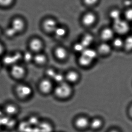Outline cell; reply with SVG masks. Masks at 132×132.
<instances>
[{
    "mask_svg": "<svg viewBox=\"0 0 132 132\" xmlns=\"http://www.w3.org/2000/svg\"><path fill=\"white\" fill-rule=\"evenodd\" d=\"M0 121L3 130L11 131L17 128L18 123L15 118L4 115L0 118Z\"/></svg>",
    "mask_w": 132,
    "mask_h": 132,
    "instance_id": "1",
    "label": "cell"
},
{
    "mask_svg": "<svg viewBox=\"0 0 132 132\" xmlns=\"http://www.w3.org/2000/svg\"><path fill=\"white\" fill-rule=\"evenodd\" d=\"M72 92L71 87L67 83H60L56 88L55 93L57 96L60 98H66L69 97Z\"/></svg>",
    "mask_w": 132,
    "mask_h": 132,
    "instance_id": "2",
    "label": "cell"
},
{
    "mask_svg": "<svg viewBox=\"0 0 132 132\" xmlns=\"http://www.w3.org/2000/svg\"><path fill=\"white\" fill-rule=\"evenodd\" d=\"M113 27L114 31L121 35L126 34L130 29L128 23L126 21L121 19L114 21Z\"/></svg>",
    "mask_w": 132,
    "mask_h": 132,
    "instance_id": "3",
    "label": "cell"
},
{
    "mask_svg": "<svg viewBox=\"0 0 132 132\" xmlns=\"http://www.w3.org/2000/svg\"><path fill=\"white\" fill-rule=\"evenodd\" d=\"M16 91L17 94L21 98L28 97L32 93V88L28 85L24 84L18 85Z\"/></svg>",
    "mask_w": 132,
    "mask_h": 132,
    "instance_id": "4",
    "label": "cell"
},
{
    "mask_svg": "<svg viewBox=\"0 0 132 132\" xmlns=\"http://www.w3.org/2000/svg\"><path fill=\"white\" fill-rule=\"evenodd\" d=\"M3 111L4 115L15 118L19 114V110L18 108L15 105L9 104L5 106Z\"/></svg>",
    "mask_w": 132,
    "mask_h": 132,
    "instance_id": "5",
    "label": "cell"
},
{
    "mask_svg": "<svg viewBox=\"0 0 132 132\" xmlns=\"http://www.w3.org/2000/svg\"><path fill=\"white\" fill-rule=\"evenodd\" d=\"M37 132H53V127L48 121L42 120L37 127Z\"/></svg>",
    "mask_w": 132,
    "mask_h": 132,
    "instance_id": "6",
    "label": "cell"
},
{
    "mask_svg": "<svg viewBox=\"0 0 132 132\" xmlns=\"http://www.w3.org/2000/svg\"><path fill=\"white\" fill-rule=\"evenodd\" d=\"M11 73L12 76L15 78H21L25 75V70L22 66L20 65H14L12 68Z\"/></svg>",
    "mask_w": 132,
    "mask_h": 132,
    "instance_id": "7",
    "label": "cell"
},
{
    "mask_svg": "<svg viewBox=\"0 0 132 132\" xmlns=\"http://www.w3.org/2000/svg\"><path fill=\"white\" fill-rule=\"evenodd\" d=\"M40 89L43 93L47 94L50 92L52 88V85L49 80L45 79L40 82Z\"/></svg>",
    "mask_w": 132,
    "mask_h": 132,
    "instance_id": "8",
    "label": "cell"
},
{
    "mask_svg": "<svg viewBox=\"0 0 132 132\" xmlns=\"http://www.w3.org/2000/svg\"><path fill=\"white\" fill-rule=\"evenodd\" d=\"M43 28L45 30L48 32H54L57 28L56 23L53 19H47L43 23Z\"/></svg>",
    "mask_w": 132,
    "mask_h": 132,
    "instance_id": "9",
    "label": "cell"
},
{
    "mask_svg": "<svg viewBox=\"0 0 132 132\" xmlns=\"http://www.w3.org/2000/svg\"><path fill=\"white\" fill-rule=\"evenodd\" d=\"M42 42L37 38L31 40L29 43V46L32 50L34 52H38L40 51L42 47Z\"/></svg>",
    "mask_w": 132,
    "mask_h": 132,
    "instance_id": "10",
    "label": "cell"
},
{
    "mask_svg": "<svg viewBox=\"0 0 132 132\" xmlns=\"http://www.w3.org/2000/svg\"><path fill=\"white\" fill-rule=\"evenodd\" d=\"M95 21V16L91 13H87L84 16L83 22L85 25L89 26L94 24Z\"/></svg>",
    "mask_w": 132,
    "mask_h": 132,
    "instance_id": "11",
    "label": "cell"
},
{
    "mask_svg": "<svg viewBox=\"0 0 132 132\" xmlns=\"http://www.w3.org/2000/svg\"><path fill=\"white\" fill-rule=\"evenodd\" d=\"M26 119L29 123L33 128H37L42 121V119L40 118L35 115L30 116Z\"/></svg>",
    "mask_w": 132,
    "mask_h": 132,
    "instance_id": "12",
    "label": "cell"
},
{
    "mask_svg": "<svg viewBox=\"0 0 132 132\" xmlns=\"http://www.w3.org/2000/svg\"><path fill=\"white\" fill-rule=\"evenodd\" d=\"M55 53L57 58L61 60L66 59L67 55L66 50L62 47L57 48L55 50Z\"/></svg>",
    "mask_w": 132,
    "mask_h": 132,
    "instance_id": "13",
    "label": "cell"
},
{
    "mask_svg": "<svg viewBox=\"0 0 132 132\" xmlns=\"http://www.w3.org/2000/svg\"><path fill=\"white\" fill-rule=\"evenodd\" d=\"M24 24L23 21L19 19H16L13 21L12 28L14 29L16 32L20 31L24 28Z\"/></svg>",
    "mask_w": 132,
    "mask_h": 132,
    "instance_id": "14",
    "label": "cell"
},
{
    "mask_svg": "<svg viewBox=\"0 0 132 132\" xmlns=\"http://www.w3.org/2000/svg\"><path fill=\"white\" fill-rule=\"evenodd\" d=\"M114 31L110 28H105L102 31L101 33L102 38L104 40H110L114 36Z\"/></svg>",
    "mask_w": 132,
    "mask_h": 132,
    "instance_id": "15",
    "label": "cell"
},
{
    "mask_svg": "<svg viewBox=\"0 0 132 132\" xmlns=\"http://www.w3.org/2000/svg\"><path fill=\"white\" fill-rule=\"evenodd\" d=\"M89 124V121L87 119L84 117H80L76 119L75 125L79 128L83 129L86 128Z\"/></svg>",
    "mask_w": 132,
    "mask_h": 132,
    "instance_id": "16",
    "label": "cell"
},
{
    "mask_svg": "<svg viewBox=\"0 0 132 132\" xmlns=\"http://www.w3.org/2000/svg\"><path fill=\"white\" fill-rule=\"evenodd\" d=\"M81 54L88 57L93 61L96 58L97 56L96 51L91 49L86 48L83 52H82Z\"/></svg>",
    "mask_w": 132,
    "mask_h": 132,
    "instance_id": "17",
    "label": "cell"
},
{
    "mask_svg": "<svg viewBox=\"0 0 132 132\" xmlns=\"http://www.w3.org/2000/svg\"><path fill=\"white\" fill-rule=\"evenodd\" d=\"M79 78V75L77 72L74 71H71L67 74L66 78L71 82H75L77 81Z\"/></svg>",
    "mask_w": 132,
    "mask_h": 132,
    "instance_id": "18",
    "label": "cell"
},
{
    "mask_svg": "<svg viewBox=\"0 0 132 132\" xmlns=\"http://www.w3.org/2000/svg\"><path fill=\"white\" fill-rule=\"evenodd\" d=\"M98 51L102 54H107L111 51V47L108 44L103 43L99 45L98 48Z\"/></svg>",
    "mask_w": 132,
    "mask_h": 132,
    "instance_id": "19",
    "label": "cell"
},
{
    "mask_svg": "<svg viewBox=\"0 0 132 132\" xmlns=\"http://www.w3.org/2000/svg\"><path fill=\"white\" fill-rule=\"evenodd\" d=\"M93 60L90 58L81 54L79 59V62L81 65L86 67L91 64Z\"/></svg>",
    "mask_w": 132,
    "mask_h": 132,
    "instance_id": "20",
    "label": "cell"
},
{
    "mask_svg": "<svg viewBox=\"0 0 132 132\" xmlns=\"http://www.w3.org/2000/svg\"><path fill=\"white\" fill-rule=\"evenodd\" d=\"M93 40L94 38L92 36L90 35H87L84 36L81 43L85 48H87L92 43Z\"/></svg>",
    "mask_w": 132,
    "mask_h": 132,
    "instance_id": "21",
    "label": "cell"
},
{
    "mask_svg": "<svg viewBox=\"0 0 132 132\" xmlns=\"http://www.w3.org/2000/svg\"><path fill=\"white\" fill-rule=\"evenodd\" d=\"M34 61L37 64L42 65L44 64L46 61V57L42 54H38L34 57Z\"/></svg>",
    "mask_w": 132,
    "mask_h": 132,
    "instance_id": "22",
    "label": "cell"
},
{
    "mask_svg": "<svg viewBox=\"0 0 132 132\" xmlns=\"http://www.w3.org/2000/svg\"><path fill=\"white\" fill-rule=\"evenodd\" d=\"M124 46L128 51H132V36H128L124 41Z\"/></svg>",
    "mask_w": 132,
    "mask_h": 132,
    "instance_id": "23",
    "label": "cell"
},
{
    "mask_svg": "<svg viewBox=\"0 0 132 132\" xmlns=\"http://www.w3.org/2000/svg\"><path fill=\"white\" fill-rule=\"evenodd\" d=\"M102 122L98 119H94L91 123V127L94 129H97L101 126Z\"/></svg>",
    "mask_w": 132,
    "mask_h": 132,
    "instance_id": "24",
    "label": "cell"
},
{
    "mask_svg": "<svg viewBox=\"0 0 132 132\" xmlns=\"http://www.w3.org/2000/svg\"><path fill=\"white\" fill-rule=\"evenodd\" d=\"M55 34L59 37H62L64 36L66 34V30L63 28H57L55 30Z\"/></svg>",
    "mask_w": 132,
    "mask_h": 132,
    "instance_id": "25",
    "label": "cell"
},
{
    "mask_svg": "<svg viewBox=\"0 0 132 132\" xmlns=\"http://www.w3.org/2000/svg\"><path fill=\"white\" fill-rule=\"evenodd\" d=\"M111 17L114 20V21L116 20L121 19V13L118 10H115L112 11L110 14Z\"/></svg>",
    "mask_w": 132,
    "mask_h": 132,
    "instance_id": "26",
    "label": "cell"
},
{
    "mask_svg": "<svg viewBox=\"0 0 132 132\" xmlns=\"http://www.w3.org/2000/svg\"><path fill=\"white\" fill-rule=\"evenodd\" d=\"M113 45L116 48H121L124 46V41L120 38H116L113 42Z\"/></svg>",
    "mask_w": 132,
    "mask_h": 132,
    "instance_id": "27",
    "label": "cell"
},
{
    "mask_svg": "<svg viewBox=\"0 0 132 132\" xmlns=\"http://www.w3.org/2000/svg\"><path fill=\"white\" fill-rule=\"evenodd\" d=\"M74 50L77 52H83L86 49L84 46L81 43H77L74 45Z\"/></svg>",
    "mask_w": 132,
    "mask_h": 132,
    "instance_id": "28",
    "label": "cell"
},
{
    "mask_svg": "<svg viewBox=\"0 0 132 132\" xmlns=\"http://www.w3.org/2000/svg\"><path fill=\"white\" fill-rule=\"evenodd\" d=\"M16 33L17 32L15 31V30L12 27L8 29L6 31V35L9 37H12L14 36Z\"/></svg>",
    "mask_w": 132,
    "mask_h": 132,
    "instance_id": "29",
    "label": "cell"
},
{
    "mask_svg": "<svg viewBox=\"0 0 132 132\" xmlns=\"http://www.w3.org/2000/svg\"><path fill=\"white\" fill-rule=\"evenodd\" d=\"M64 77L63 76V75L60 74L59 73H57L56 76H55L54 78H53V79H54L56 81L59 82L60 84L64 82Z\"/></svg>",
    "mask_w": 132,
    "mask_h": 132,
    "instance_id": "30",
    "label": "cell"
},
{
    "mask_svg": "<svg viewBox=\"0 0 132 132\" xmlns=\"http://www.w3.org/2000/svg\"><path fill=\"white\" fill-rule=\"evenodd\" d=\"M126 18L129 21H132V8L129 9L125 14Z\"/></svg>",
    "mask_w": 132,
    "mask_h": 132,
    "instance_id": "31",
    "label": "cell"
},
{
    "mask_svg": "<svg viewBox=\"0 0 132 132\" xmlns=\"http://www.w3.org/2000/svg\"><path fill=\"white\" fill-rule=\"evenodd\" d=\"M57 73L55 72L54 70L52 69H49L46 71V74L50 78H54L55 76L56 75Z\"/></svg>",
    "mask_w": 132,
    "mask_h": 132,
    "instance_id": "32",
    "label": "cell"
},
{
    "mask_svg": "<svg viewBox=\"0 0 132 132\" xmlns=\"http://www.w3.org/2000/svg\"><path fill=\"white\" fill-rule=\"evenodd\" d=\"M24 58L25 61L29 62L31 61V60L32 59V56L31 53L27 52L24 55Z\"/></svg>",
    "mask_w": 132,
    "mask_h": 132,
    "instance_id": "33",
    "label": "cell"
},
{
    "mask_svg": "<svg viewBox=\"0 0 132 132\" xmlns=\"http://www.w3.org/2000/svg\"><path fill=\"white\" fill-rule=\"evenodd\" d=\"M13 0H0V5L8 6L11 4Z\"/></svg>",
    "mask_w": 132,
    "mask_h": 132,
    "instance_id": "34",
    "label": "cell"
},
{
    "mask_svg": "<svg viewBox=\"0 0 132 132\" xmlns=\"http://www.w3.org/2000/svg\"><path fill=\"white\" fill-rule=\"evenodd\" d=\"M98 0H84L85 4L88 5H93L97 3Z\"/></svg>",
    "mask_w": 132,
    "mask_h": 132,
    "instance_id": "35",
    "label": "cell"
},
{
    "mask_svg": "<svg viewBox=\"0 0 132 132\" xmlns=\"http://www.w3.org/2000/svg\"><path fill=\"white\" fill-rule=\"evenodd\" d=\"M132 2L131 0H126L125 1V5L127 6H129L131 5Z\"/></svg>",
    "mask_w": 132,
    "mask_h": 132,
    "instance_id": "36",
    "label": "cell"
},
{
    "mask_svg": "<svg viewBox=\"0 0 132 132\" xmlns=\"http://www.w3.org/2000/svg\"><path fill=\"white\" fill-rule=\"evenodd\" d=\"M129 114H130V116L132 118V105L130 107V108L129 109Z\"/></svg>",
    "mask_w": 132,
    "mask_h": 132,
    "instance_id": "37",
    "label": "cell"
},
{
    "mask_svg": "<svg viewBox=\"0 0 132 132\" xmlns=\"http://www.w3.org/2000/svg\"><path fill=\"white\" fill-rule=\"evenodd\" d=\"M3 51V48L1 44L0 43V55L1 54Z\"/></svg>",
    "mask_w": 132,
    "mask_h": 132,
    "instance_id": "38",
    "label": "cell"
},
{
    "mask_svg": "<svg viewBox=\"0 0 132 132\" xmlns=\"http://www.w3.org/2000/svg\"><path fill=\"white\" fill-rule=\"evenodd\" d=\"M4 113H3V110H1L0 109V118L2 116L4 115Z\"/></svg>",
    "mask_w": 132,
    "mask_h": 132,
    "instance_id": "39",
    "label": "cell"
},
{
    "mask_svg": "<svg viewBox=\"0 0 132 132\" xmlns=\"http://www.w3.org/2000/svg\"><path fill=\"white\" fill-rule=\"evenodd\" d=\"M3 128H2V126L1 124V121H0V132H1L3 131Z\"/></svg>",
    "mask_w": 132,
    "mask_h": 132,
    "instance_id": "40",
    "label": "cell"
},
{
    "mask_svg": "<svg viewBox=\"0 0 132 132\" xmlns=\"http://www.w3.org/2000/svg\"><path fill=\"white\" fill-rule=\"evenodd\" d=\"M111 132H118V131H111Z\"/></svg>",
    "mask_w": 132,
    "mask_h": 132,
    "instance_id": "41",
    "label": "cell"
},
{
    "mask_svg": "<svg viewBox=\"0 0 132 132\" xmlns=\"http://www.w3.org/2000/svg\"><path fill=\"white\" fill-rule=\"evenodd\" d=\"M131 1H132V0H131Z\"/></svg>",
    "mask_w": 132,
    "mask_h": 132,
    "instance_id": "42",
    "label": "cell"
}]
</instances>
